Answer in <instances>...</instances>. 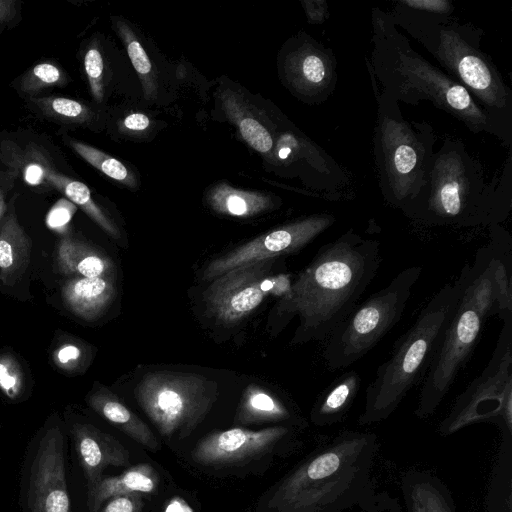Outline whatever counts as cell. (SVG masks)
Instances as JSON below:
<instances>
[{
    "label": "cell",
    "mask_w": 512,
    "mask_h": 512,
    "mask_svg": "<svg viewBox=\"0 0 512 512\" xmlns=\"http://www.w3.org/2000/svg\"><path fill=\"white\" fill-rule=\"evenodd\" d=\"M381 263L380 242L350 228L324 244L279 303L299 316L295 342L325 340L358 305Z\"/></svg>",
    "instance_id": "obj_1"
},
{
    "label": "cell",
    "mask_w": 512,
    "mask_h": 512,
    "mask_svg": "<svg viewBox=\"0 0 512 512\" xmlns=\"http://www.w3.org/2000/svg\"><path fill=\"white\" fill-rule=\"evenodd\" d=\"M512 157L509 152L500 176L485 179L480 161L459 139L446 138L434 152L426 181L401 211L429 226L492 227L512 210Z\"/></svg>",
    "instance_id": "obj_2"
},
{
    "label": "cell",
    "mask_w": 512,
    "mask_h": 512,
    "mask_svg": "<svg viewBox=\"0 0 512 512\" xmlns=\"http://www.w3.org/2000/svg\"><path fill=\"white\" fill-rule=\"evenodd\" d=\"M377 435L344 430L327 437L274 489L271 512H347L376 490Z\"/></svg>",
    "instance_id": "obj_3"
},
{
    "label": "cell",
    "mask_w": 512,
    "mask_h": 512,
    "mask_svg": "<svg viewBox=\"0 0 512 512\" xmlns=\"http://www.w3.org/2000/svg\"><path fill=\"white\" fill-rule=\"evenodd\" d=\"M370 70L382 91L398 103L418 105L430 101L462 122L475 134L503 136L471 94L439 67L415 51L393 22L389 12L373 7Z\"/></svg>",
    "instance_id": "obj_4"
},
{
    "label": "cell",
    "mask_w": 512,
    "mask_h": 512,
    "mask_svg": "<svg viewBox=\"0 0 512 512\" xmlns=\"http://www.w3.org/2000/svg\"><path fill=\"white\" fill-rule=\"evenodd\" d=\"M396 27L418 41L444 72L462 85L512 147V90L481 49L483 31L452 16L427 14L397 2L389 12Z\"/></svg>",
    "instance_id": "obj_5"
},
{
    "label": "cell",
    "mask_w": 512,
    "mask_h": 512,
    "mask_svg": "<svg viewBox=\"0 0 512 512\" xmlns=\"http://www.w3.org/2000/svg\"><path fill=\"white\" fill-rule=\"evenodd\" d=\"M465 275L445 284L422 308L412 327L397 341L391 356L367 386L359 425L386 420L410 389L425 377L440 339L457 307Z\"/></svg>",
    "instance_id": "obj_6"
},
{
    "label": "cell",
    "mask_w": 512,
    "mask_h": 512,
    "mask_svg": "<svg viewBox=\"0 0 512 512\" xmlns=\"http://www.w3.org/2000/svg\"><path fill=\"white\" fill-rule=\"evenodd\" d=\"M369 74L377 102L373 153L379 188L388 204L402 210L426 181L436 136L429 123L405 119L399 103Z\"/></svg>",
    "instance_id": "obj_7"
},
{
    "label": "cell",
    "mask_w": 512,
    "mask_h": 512,
    "mask_svg": "<svg viewBox=\"0 0 512 512\" xmlns=\"http://www.w3.org/2000/svg\"><path fill=\"white\" fill-rule=\"evenodd\" d=\"M422 273L421 266L400 271L385 287L358 304L324 340L323 358L330 371L354 364L402 318Z\"/></svg>",
    "instance_id": "obj_8"
},
{
    "label": "cell",
    "mask_w": 512,
    "mask_h": 512,
    "mask_svg": "<svg viewBox=\"0 0 512 512\" xmlns=\"http://www.w3.org/2000/svg\"><path fill=\"white\" fill-rule=\"evenodd\" d=\"M502 319L491 359L439 423L437 431L441 436L477 423H492L500 429L503 439H512V315Z\"/></svg>",
    "instance_id": "obj_9"
},
{
    "label": "cell",
    "mask_w": 512,
    "mask_h": 512,
    "mask_svg": "<svg viewBox=\"0 0 512 512\" xmlns=\"http://www.w3.org/2000/svg\"><path fill=\"white\" fill-rule=\"evenodd\" d=\"M217 395L216 382L185 372H150L135 388L140 407L165 437L189 435L210 411Z\"/></svg>",
    "instance_id": "obj_10"
},
{
    "label": "cell",
    "mask_w": 512,
    "mask_h": 512,
    "mask_svg": "<svg viewBox=\"0 0 512 512\" xmlns=\"http://www.w3.org/2000/svg\"><path fill=\"white\" fill-rule=\"evenodd\" d=\"M485 320L478 306L462 291L423 378L415 409L419 419L428 418L441 404L459 370L472 353Z\"/></svg>",
    "instance_id": "obj_11"
},
{
    "label": "cell",
    "mask_w": 512,
    "mask_h": 512,
    "mask_svg": "<svg viewBox=\"0 0 512 512\" xmlns=\"http://www.w3.org/2000/svg\"><path fill=\"white\" fill-rule=\"evenodd\" d=\"M276 259L232 269L213 279L204 293L208 311L232 324L251 314L269 295L285 297L291 287L288 274H273Z\"/></svg>",
    "instance_id": "obj_12"
},
{
    "label": "cell",
    "mask_w": 512,
    "mask_h": 512,
    "mask_svg": "<svg viewBox=\"0 0 512 512\" xmlns=\"http://www.w3.org/2000/svg\"><path fill=\"white\" fill-rule=\"evenodd\" d=\"M335 220L332 214L318 213L275 228L212 260L204 271V278L213 280L240 266L295 253L331 227Z\"/></svg>",
    "instance_id": "obj_13"
},
{
    "label": "cell",
    "mask_w": 512,
    "mask_h": 512,
    "mask_svg": "<svg viewBox=\"0 0 512 512\" xmlns=\"http://www.w3.org/2000/svg\"><path fill=\"white\" fill-rule=\"evenodd\" d=\"M500 228L490 227L492 242L476 253L471 265L462 268L463 293L478 306L485 319L512 315L511 255L500 252Z\"/></svg>",
    "instance_id": "obj_14"
},
{
    "label": "cell",
    "mask_w": 512,
    "mask_h": 512,
    "mask_svg": "<svg viewBox=\"0 0 512 512\" xmlns=\"http://www.w3.org/2000/svg\"><path fill=\"white\" fill-rule=\"evenodd\" d=\"M282 74L298 98L310 104H320L336 88V57L330 48L304 33L295 38L284 54Z\"/></svg>",
    "instance_id": "obj_15"
},
{
    "label": "cell",
    "mask_w": 512,
    "mask_h": 512,
    "mask_svg": "<svg viewBox=\"0 0 512 512\" xmlns=\"http://www.w3.org/2000/svg\"><path fill=\"white\" fill-rule=\"evenodd\" d=\"M274 151L279 165L298 169L304 181L323 192L325 198L339 199L342 189L349 183L347 173L337 161L294 128L278 135Z\"/></svg>",
    "instance_id": "obj_16"
},
{
    "label": "cell",
    "mask_w": 512,
    "mask_h": 512,
    "mask_svg": "<svg viewBox=\"0 0 512 512\" xmlns=\"http://www.w3.org/2000/svg\"><path fill=\"white\" fill-rule=\"evenodd\" d=\"M30 512H70L64 461V438L58 427L43 435L31 468Z\"/></svg>",
    "instance_id": "obj_17"
},
{
    "label": "cell",
    "mask_w": 512,
    "mask_h": 512,
    "mask_svg": "<svg viewBox=\"0 0 512 512\" xmlns=\"http://www.w3.org/2000/svg\"><path fill=\"white\" fill-rule=\"evenodd\" d=\"M292 430L273 426L254 431L240 427L207 435L195 446L192 459L205 466H223L245 462L271 452Z\"/></svg>",
    "instance_id": "obj_18"
},
{
    "label": "cell",
    "mask_w": 512,
    "mask_h": 512,
    "mask_svg": "<svg viewBox=\"0 0 512 512\" xmlns=\"http://www.w3.org/2000/svg\"><path fill=\"white\" fill-rule=\"evenodd\" d=\"M72 433L88 489L102 478L106 467H121L130 463L129 451L113 436L96 427L89 424H76Z\"/></svg>",
    "instance_id": "obj_19"
},
{
    "label": "cell",
    "mask_w": 512,
    "mask_h": 512,
    "mask_svg": "<svg viewBox=\"0 0 512 512\" xmlns=\"http://www.w3.org/2000/svg\"><path fill=\"white\" fill-rule=\"evenodd\" d=\"M400 487L406 512H456L449 488L432 472L409 469Z\"/></svg>",
    "instance_id": "obj_20"
},
{
    "label": "cell",
    "mask_w": 512,
    "mask_h": 512,
    "mask_svg": "<svg viewBox=\"0 0 512 512\" xmlns=\"http://www.w3.org/2000/svg\"><path fill=\"white\" fill-rule=\"evenodd\" d=\"M113 278L72 277L62 288L65 305L76 316L92 321L100 317L115 296Z\"/></svg>",
    "instance_id": "obj_21"
},
{
    "label": "cell",
    "mask_w": 512,
    "mask_h": 512,
    "mask_svg": "<svg viewBox=\"0 0 512 512\" xmlns=\"http://www.w3.org/2000/svg\"><path fill=\"white\" fill-rule=\"evenodd\" d=\"M157 471L148 463L130 467L122 474L102 477L88 489V507L90 512H98L103 503L115 496L130 493H154L159 485Z\"/></svg>",
    "instance_id": "obj_22"
},
{
    "label": "cell",
    "mask_w": 512,
    "mask_h": 512,
    "mask_svg": "<svg viewBox=\"0 0 512 512\" xmlns=\"http://www.w3.org/2000/svg\"><path fill=\"white\" fill-rule=\"evenodd\" d=\"M56 262L60 271L73 277L114 279V264L104 253L71 236L62 237L57 245Z\"/></svg>",
    "instance_id": "obj_23"
},
{
    "label": "cell",
    "mask_w": 512,
    "mask_h": 512,
    "mask_svg": "<svg viewBox=\"0 0 512 512\" xmlns=\"http://www.w3.org/2000/svg\"><path fill=\"white\" fill-rule=\"evenodd\" d=\"M90 406L104 419L116 426L137 443L151 451H157L160 443L148 427L115 394L100 389L89 398Z\"/></svg>",
    "instance_id": "obj_24"
},
{
    "label": "cell",
    "mask_w": 512,
    "mask_h": 512,
    "mask_svg": "<svg viewBox=\"0 0 512 512\" xmlns=\"http://www.w3.org/2000/svg\"><path fill=\"white\" fill-rule=\"evenodd\" d=\"M361 378L356 371H348L335 379L318 397L312 411L311 421L325 427L341 422L357 396Z\"/></svg>",
    "instance_id": "obj_25"
},
{
    "label": "cell",
    "mask_w": 512,
    "mask_h": 512,
    "mask_svg": "<svg viewBox=\"0 0 512 512\" xmlns=\"http://www.w3.org/2000/svg\"><path fill=\"white\" fill-rule=\"evenodd\" d=\"M31 253V243L12 209L0 222V279L14 282L26 270Z\"/></svg>",
    "instance_id": "obj_26"
},
{
    "label": "cell",
    "mask_w": 512,
    "mask_h": 512,
    "mask_svg": "<svg viewBox=\"0 0 512 512\" xmlns=\"http://www.w3.org/2000/svg\"><path fill=\"white\" fill-rule=\"evenodd\" d=\"M207 201L217 213L234 217H251L273 206L267 194L233 188L219 183L207 195Z\"/></svg>",
    "instance_id": "obj_27"
},
{
    "label": "cell",
    "mask_w": 512,
    "mask_h": 512,
    "mask_svg": "<svg viewBox=\"0 0 512 512\" xmlns=\"http://www.w3.org/2000/svg\"><path fill=\"white\" fill-rule=\"evenodd\" d=\"M295 416L278 397L256 384L246 387L235 420L241 424L281 422Z\"/></svg>",
    "instance_id": "obj_28"
},
{
    "label": "cell",
    "mask_w": 512,
    "mask_h": 512,
    "mask_svg": "<svg viewBox=\"0 0 512 512\" xmlns=\"http://www.w3.org/2000/svg\"><path fill=\"white\" fill-rule=\"evenodd\" d=\"M46 181L49 187L60 191L75 206L80 207L94 222L113 238H119L117 226L94 202L89 188L82 182L63 175L50 167Z\"/></svg>",
    "instance_id": "obj_29"
},
{
    "label": "cell",
    "mask_w": 512,
    "mask_h": 512,
    "mask_svg": "<svg viewBox=\"0 0 512 512\" xmlns=\"http://www.w3.org/2000/svg\"><path fill=\"white\" fill-rule=\"evenodd\" d=\"M221 98L226 114L237 125L243 139L256 151L270 155L275 144L271 131L231 91L222 93Z\"/></svg>",
    "instance_id": "obj_30"
},
{
    "label": "cell",
    "mask_w": 512,
    "mask_h": 512,
    "mask_svg": "<svg viewBox=\"0 0 512 512\" xmlns=\"http://www.w3.org/2000/svg\"><path fill=\"white\" fill-rule=\"evenodd\" d=\"M3 161L21 175L23 180L30 186L43 187L48 186L46 175L51 166L45 153L39 147L30 145L26 151L18 146L7 142L3 145Z\"/></svg>",
    "instance_id": "obj_31"
},
{
    "label": "cell",
    "mask_w": 512,
    "mask_h": 512,
    "mask_svg": "<svg viewBox=\"0 0 512 512\" xmlns=\"http://www.w3.org/2000/svg\"><path fill=\"white\" fill-rule=\"evenodd\" d=\"M487 494L486 512H512V439H503Z\"/></svg>",
    "instance_id": "obj_32"
},
{
    "label": "cell",
    "mask_w": 512,
    "mask_h": 512,
    "mask_svg": "<svg viewBox=\"0 0 512 512\" xmlns=\"http://www.w3.org/2000/svg\"><path fill=\"white\" fill-rule=\"evenodd\" d=\"M30 101L46 117L63 123H84L92 115L86 105L66 97H32Z\"/></svg>",
    "instance_id": "obj_33"
},
{
    "label": "cell",
    "mask_w": 512,
    "mask_h": 512,
    "mask_svg": "<svg viewBox=\"0 0 512 512\" xmlns=\"http://www.w3.org/2000/svg\"><path fill=\"white\" fill-rule=\"evenodd\" d=\"M69 145L90 165L104 173L106 176L130 187L136 184L135 177L119 160L107 155L103 151L86 143L70 140Z\"/></svg>",
    "instance_id": "obj_34"
},
{
    "label": "cell",
    "mask_w": 512,
    "mask_h": 512,
    "mask_svg": "<svg viewBox=\"0 0 512 512\" xmlns=\"http://www.w3.org/2000/svg\"><path fill=\"white\" fill-rule=\"evenodd\" d=\"M117 29L126 45L131 63L142 81L147 98L154 96L156 86L152 72V64L148 55L126 23L118 22Z\"/></svg>",
    "instance_id": "obj_35"
},
{
    "label": "cell",
    "mask_w": 512,
    "mask_h": 512,
    "mask_svg": "<svg viewBox=\"0 0 512 512\" xmlns=\"http://www.w3.org/2000/svg\"><path fill=\"white\" fill-rule=\"evenodd\" d=\"M67 82L66 74L51 62H42L31 68L20 81V89L34 94L43 89L63 86Z\"/></svg>",
    "instance_id": "obj_36"
},
{
    "label": "cell",
    "mask_w": 512,
    "mask_h": 512,
    "mask_svg": "<svg viewBox=\"0 0 512 512\" xmlns=\"http://www.w3.org/2000/svg\"><path fill=\"white\" fill-rule=\"evenodd\" d=\"M84 68L91 93L97 102H101L104 96V62L102 55L96 46H92L87 50L84 57Z\"/></svg>",
    "instance_id": "obj_37"
},
{
    "label": "cell",
    "mask_w": 512,
    "mask_h": 512,
    "mask_svg": "<svg viewBox=\"0 0 512 512\" xmlns=\"http://www.w3.org/2000/svg\"><path fill=\"white\" fill-rule=\"evenodd\" d=\"M347 512H403L399 499L388 491H377Z\"/></svg>",
    "instance_id": "obj_38"
},
{
    "label": "cell",
    "mask_w": 512,
    "mask_h": 512,
    "mask_svg": "<svg viewBox=\"0 0 512 512\" xmlns=\"http://www.w3.org/2000/svg\"><path fill=\"white\" fill-rule=\"evenodd\" d=\"M396 2L411 10L427 14L452 16L454 11V6L449 0H399Z\"/></svg>",
    "instance_id": "obj_39"
},
{
    "label": "cell",
    "mask_w": 512,
    "mask_h": 512,
    "mask_svg": "<svg viewBox=\"0 0 512 512\" xmlns=\"http://www.w3.org/2000/svg\"><path fill=\"white\" fill-rule=\"evenodd\" d=\"M143 502L139 493L112 497L98 512H142Z\"/></svg>",
    "instance_id": "obj_40"
},
{
    "label": "cell",
    "mask_w": 512,
    "mask_h": 512,
    "mask_svg": "<svg viewBox=\"0 0 512 512\" xmlns=\"http://www.w3.org/2000/svg\"><path fill=\"white\" fill-rule=\"evenodd\" d=\"M75 211L76 206L72 202L60 199L48 212L46 223L51 229H62L70 222Z\"/></svg>",
    "instance_id": "obj_41"
},
{
    "label": "cell",
    "mask_w": 512,
    "mask_h": 512,
    "mask_svg": "<svg viewBox=\"0 0 512 512\" xmlns=\"http://www.w3.org/2000/svg\"><path fill=\"white\" fill-rule=\"evenodd\" d=\"M16 372L15 368L7 361H0V387L10 397L17 395L20 388L18 373Z\"/></svg>",
    "instance_id": "obj_42"
},
{
    "label": "cell",
    "mask_w": 512,
    "mask_h": 512,
    "mask_svg": "<svg viewBox=\"0 0 512 512\" xmlns=\"http://www.w3.org/2000/svg\"><path fill=\"white\" fill-rule=\"evenodd\" d=\"M310 23L321 24L329 17L328 3L324 0H305L301 2Z\"/></svg>",
    "instance_id": "obj_43"
},
{
    "label": "cell",
    "mask_w": 512,
    "mask_h": 512,
    "mask_svg": "<svg viewBox=\"0 0 512 512\" xmlns=\"http://www.w3.org/2000/svg\"><path fill=\"white\" fill-rule=\"evenodd\" d=\"M17 173L13 170L0 172V219L6 211L5 195L13 186Z\"/></svg>",
    "instance_id": "obj_44"
},
{
    "label": "cell",
    "mask_w": 512,
    "mask_h": 512,
    "mask_svg": "<svg viewBox=\"0 0 512 512\" xmlns=\"http://www.w3.org/2000/svg\"><path fill=\"white\" fill-rule=\"evenodd\" d=\"M123 125L131 131H143L150 125V119L142 113H131L123 120Z\"/></svg>",
    "instance_id": "obj_45"
},
{
    "label": "cell",
    "mask_w": 512,
    "mask_h": 512,
    "mask_svg": "<svg viewBox=\"0 0 512 512\" xmlns=\"http://www.w3.org/2000/svg\"><path fill=\"white\" fill-rule=\"evenodd\" d=\"M81 356L80 349L75 345H66L57 352V360L60 364L73 362Z\"/></svg>",
    "instance_id": "obj_46"
},
{
    "label": "cell",
    "mask_w": 512,
    "mask_h": 512,
    "mask_svg": "<svg viewBox=\"0 0 512 512\" xmlns=\"http://www.w3.org/2000/svg\"><path fill=\"white\" fill-rule=\"evenodd\" d=\"M16 1L0 0V25L12 20L16 13Z\"/></svg>",
    "instance_id": "obj_47"
},
{
    "label": "cell",
    "mask_w": 512,
    "mask_h": 512,
    "mask_svg": "<svg viewBox=\"0 0 512 512\" xmlns=\"http://www.w3.org/2000/svg\"><path fill=\"white\" fill-rule=\"evenodd\" d=\"M165 512H193V510L182 498L175 497L167 505Z\"/></svg>",
    "instance_id": "obj_48"
}]
</instances>
